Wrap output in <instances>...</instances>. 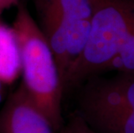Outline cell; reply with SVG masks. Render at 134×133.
Masks as SVG:
<instances>
[{
    "mask_svg": "<svg viewBox=\"0 0 134 133\" xmlns=\"http://www.w3.org/2000/svg\"><path fill=\"white\" fill-rule=\"evenodd\" d=\"M4 86L5 85L4 84V82L1 80L0 79V103L3 100V97H4Z\"/></svg>",
    "mask_w": 134,
    "mask_h": 133,
    "instance_id": "obj_10",
    "label": "cell"
},
{
    "mask_svg": "<svg viewBox=\"0 0 134 133\" xmlns=\"http://www.w3.org/2000/svg\"><path fill=\"white\" fill-rule=\"evenodd\" d=\"M20 0H0V14L13 5H18Z\"/></svg>",
    "mask_w": 134,
    "mask_h": 133,
    "instance_id": "obj_9",
    "label": "cell"
},
{
    "mask_svg": "<svg viewBox=\"0 0 134 133\" xmlns=\"http://www.w3.org/2000/svg\"><path fill=\"white\" fill-rule=\"evenodd\" d=\"M56 133H97L94 130L91 128L83 118L80 115L79 112L75 113L69 118L66 124Z\"/></svg>",
    "mask_w": 134,
    "mask_h": 133,
    "instance_id": "obj_8",
    "label": "cell"
},
{
    "mask_svg": "<svg viewBox=\"0 0 134 133\" xmlns=\"http://www.w3.org/2000/svg\"><path fill=\"white\" fill-rule=\"evenodd\" d=\"M0 14V79L5 86L13 84L21 75V55L18 37L12 27L1 19Z\"/></svg>",
    "mask_w": 134,
    "mask_h": 133,
    "instance_id": "obj_6",
    "label": "cell"
},
{
    "mask_svg": "<svg viewBox=\"0 0 134 133\" xmlns=\"http://www.w3.org/2000/svg\"><path fill=\"white\" fill-rule=\"evenodd\" d=\"M108 71L134 74V30L105 70V72Z\"/></svg>",
    "mask_w": 134,
    "mask_h": 133,
    "instance_id": "obj_7",
    "label": "cell"
},
{
    "mask_svg": "<svg viewBox=\"0 0 134 133\" xmlns=\"http://www.w3.org/2000/svg\"><path fill=\"white\" fill-rule=\"evenodd\" d=\"M12 28L20 48L21 84L57 132L63 125L62 100L65 90L55 56L24 4H18Z\"/></svg>",
    "mask_w": 134,
    "mask_h": 133,
    "instance_id": "obj_1",
    "label": "cell"
},
{
    "mask_svg": "<svg viewBox=\"0 0 134 133\" xmlns=\"http://www.w3.org/2000/svg\"><path fill=\"white\" fill-rule=\"evenodd\" d=\"M117 112L134 114V74L117 73L110 78L88 79L81 95L80 114Z\"/></svg>",
    "mask_w": 134,
    "mask_h": 133,
    "instance_id": "obj_3",
    "label": "cell"
},
{
    "mask_svg": "<svg viewBox=\"0 0 134 133\" xmlns=\"http://www.w3.org/2000/svg\"><path fill=\"white\" fill-rule=\"evenodd\" d=\"M61 14L68 25V48L88 40L96 0H43Z\"/></svg>",
    "mask_w": 134,
    "mask_h": 133,
    "instance_id": "obj_5",
    "label": "cell"
},
{
    "mask_svg": "<svg viewBox=\"0 0 134 133\" xmlns=\"http://www.w3.org/2000/svg\"><path fill=\"white\" fill-rule=\"evenodd\" d=\"M134 30V0H96L83 53L65 82V90L105 70Z\"/></svg>",
    "mask_w": 134,
    "mask_h": 133,
    "instance_id": "obj_2",
    "label": "cell"
},
{
    "mask_svg": "<svg viewBox=\"0 0 134 133\" xmlns=\"http://www.w3.org/2000/svg\"><path fill=\"white\" fill-rule=\"evenodd\" d=\"M0 133H56L51 123L30 100L22 84L0 110Z\"/></svg>",
    "mask_w": 134,
    "mask_h": 133,
    "instance_id": "obj_4",
    "label": "cell"
}]
</instances>
